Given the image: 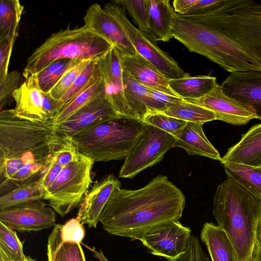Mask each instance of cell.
I'll list each match as a JSON object with an SVG mask.
<instances>
[{
    "instance_id": "cell-30",
    "label": "cell",
    "mask_w": 261,
    "mask_h": 261,
    "mask_svg": "<svg viewBox=\"0 0 261 261\" xmlns=\"http://www.w3.org/2000/svg\"><path fill=\"white\" fill-rule=\"evenodd\" d=\"M162 113L187 121L202 123L216 120L211 111L185 99L169 106Z\"/></svg>"
},
{
    "instance_id": "cell-20",
    "label": "cell",
    "mask_w": 261,
    "mask_h": 261,
    "mask_svg": "<svg viewBox=\"0 0 261 261\" xmlns=\"http://www.w3.org/2000/svg\"><path fill=\"white\" fill-rule=\"evenodd\" d=\"M123 81L127 117L143 121L147 114L162 113L168 108L154 100L149 93V88L138 83L124 70Z\"/></svg>"
},
{
    "instance_id": "cell-49",
    "label": "cell",
    "mask_w": 261,
    "mask_h": 261,
    "mask_svg": "<svg viewBox=\"0 0 261 261\" xmlns=\"http://www.w3.org/2000/svg\"><path fill=\"white\" fill-rule=\"evenodd\" d=\"M171 261H178V260H171Z\"/></svg>"
},
{
    "instance_id": "cell-27",
    "label": "cell",
    "mask_w": 261,
    "mask_h": 261,
    "mask_svg": "<svg viewBox=\"0 0 261 261\" xmlns=\"http://www.w3.org/2000/svg\"><path fill=\"white\" fill-rule=\"evenodd\" d=\"M24 6L18 0L0 1V40L16 39Z\"/></svg>"
},
{
    "instance_id": "cell-29",
    "label": "cell",
    "mask_w": 261,
    "mask_h": 261,
    "mask_svg": "<svg viewBox=\"0 0 261 261\" xmlns=\"http://www.w3.org/2000/svg\"><path fill=\"white\" fill-rule=\"evenodd\" d=\"M221 163L226 174L261 198V167H254L230 162Z\"/></svg>"
},
{
    "instance_id": "cell-8",
    "label": "cell",
    "mask_w": 261,
    "mask_h": 261,
    "mask_svg": "<svg viewBox=\"0 0 261 261\" xmlns=\"http://www.w3.org/2000/svg\"><path fill=\"white\" fill-rule=\"evenodd\" d=\"M175 137L153 126L144 123L140 138L124 159L119 177L132 178L141 171L161 162L174 147Z\"/></svg>"
},
{
    "instance_id": "cell-47",
    "label": "cell",
    "mask_w": 261,
    "mask_h": 261,
    "mask_svg": "<svg viewBox=\"0 0 261 261\" xmlns=\"http://www.w3.org/2000/svg\"><path fill=\"white\" fill-rule=\"evenodd\" d=\"M0 261H14L7 256L0 254ZM24 261H36L35 259L32 258L30 256H26V258Z\"/></svg>"
},
{
    "instance_id": "cell-32",
    "label": "cell",
    "mask_w": 261,
    "mask_h": 261,
    "mask_svg": "<svg viewBox=\"0 0 261 261\" xmlns=\"http://www.w3.org/2000/svg\"><path fill=\"white\" fill-rule=\"evenodd\" d=\"M81 62L69 59L59 60L35 74L41 91L44 93H49L69 69Z\"/></svg>"
},
{
    "instance_id": "cell-3",
    "label": "cell",
    "mask_w": 261,
    "mask_h": 261,
    "mask_svg": "<svg viewBox=\"0 0 261 261\" xmlns=\"http://www.w3.org/2000/svg\"><path fill=\"white\" fill-rule=\"evenodd\" d=\"M185 206L182 191L166 176L160 174L141 188L115 190L99 222L110 234L140 240L155 226L179 221Z\"/></svg>"
},
{
    "instance_id": "cell-33",
    "label": "cell",
    "mask_w": 261,
    "mask_h": 261,
    "mask_svg": "<svg viewBox=\"0 0 261 261\" xmlns=\"http://www.w3.org/2000/svg\"><path fill=\"white\" fill-rule=\"evenodd\" d=\"M97 60L89 61L76 77L71 87L61 99L64 106L101 77Z\"/></svg>"
},
{
    "instance_id": "cell-50",
    "label": "cell",
    "mask_w": 261,
    "mask_h": 261,
    "mask_svg": "<svg viewBox=\"0 0 261 261\" xmlns=\"http://www.w3.org/2000/svg\"><path fill=\"white\" fill-rule=\"evenodd\" d=\"M250 261H253V260H252L251 259V260H250Z\"/></svg>"
},
{
    "instance_id": "cell-25",
    "label": "cell",
    "mask_w": 261,
    "mask_h": 261,
    "mask_svg": "<svg viewBox=\"0 0 261 261\" xmlns=\"http://www.w3.org/2000/svg\"><path fill=\"white\" fill-rule=\"evenodd\" d=\"M61 228L56 224L48 237L47 261H86L80 243L62 241Z\"/></svg>"
},
{
    "instance_id": "cell-5",
    "label": "cell",
    "mask_w": 261,
    "mask_h": 261,
    "mask_svg": "<svg viewBox=\"0 0 261 261\" xmlns=\"http://www.w3.org/2000/svg\"><path fill=\"white\" fill-rule=\"evenodd\" d=\"M144 123L119 116L90 125L70 138L77 150L95 162L125 159L143 132Z\"/></svg>"
},
{
    "instance_id": "cell-13",
    "label": "cell",
    "mask_w": 261,
    "mask_h": 261,
    "mask_svg": "<svg viewBox=\"0 0 261 261\" xmlns=\"http://www.w3.org/2000/svg\"><path fill=\"white\" fill-rule=\"evenodd\" d=\"M119 116L105 90L66 121L52 126L62 137L70 139L86 127Z\"/></svg>"
},
{
    "instance_id": "cell-14",
    "label": "cell",
    "mask_w": 261,
    "mask_h": 261,
    "mask_svg": "<svg viewBox=\"0 0 261 261\" xmlns=\"http://www.w3.org/2000/svg\"><path fill=\"white\" fill-rule=\"evenodd\" d=\"M84 25L89 30L105 38L119 51L134 55L136 50L120 24L110 13L99 4L90 6L84 17Z\"/></svg>"
},
{
    "instance_id": "cell-16",
    "label": "cell",
    "mask_w": 261,
    "mask_h": 261,
    "mask_svg": "<svg viewBox=\"0 0 261 261\" xmlns=\"http://www.w3.org/2000/svg\"><path fill=\"white\" fill-rule=\"evenodd\" d=\"M221 87L228 96L251 107L261 120V71L230 73Z\"/></svg>"
},
{
    "instance_id": "cell-26",
    "label": "cell",
    "mask_w": 261,
    "mask_h": 261,
    "mask_svg": "<svg viewBox=\"0 0 261 261\" xmlns=\"http://www.w3.org/2000/svg\"><path fill=\"white\" fill-rule=\"evenodd\" d=\"M217 84L216 77L210 75L191 76L188 75L169 81L171 89L184 99L199 98L212 91Z\"/></svg>"
},
{
    "instance_id": "cell-38",
    "label": "cell",
    "mask_w": 261,
    "mask_h": 261,
    "mask_svg": "<svg viewBox=\"0 0 261 261\" xmlns=\"http://www.w3.org/2000/svg\"><path fill=\"white\" fill-rule=\"evenodd\" d=\"M20 73L16 70L9 72L0 78V108L1 111L12 98L14 92L19 87Z\"/></svg>"
},
{
    "instance_id": "cell-22",
    "label": "cell",
    "mask_w": 261,
    "mask_h": 261,
    "mask_svg": "<svg viewBox=\"0 0 261 261\" xmlns=\"http://www.w3.org/2000/svg\"><path fill=\"white\" fill-rule=\"evenodd\" d=\"M203 125L187 122L175 136L174 147L181 148L189 155H198L221 162L222 158L205 135Z\"/></svg>"
},
{
    "instance_id": "cell-28",
    "label": "cell",
    "mask_w": 261,
    "mask_h": 261,
    "mask_svg": "<svg viewBox=\"0 0 261 261\" xmlns=\"http://www.w3.org/2000/svg\"><path fill=\"white\" fill-rule=\"evenodd\" d=\"M104 91L105 85L101 77L65 104L59 114L53 119L48 121V122L55 125L66 121Z\"/></svg>"
},
{
    "instance_id": "cell-6",
    "label": "cell",
    "mask_w": 261,
    "mask_h": 261,
    "mask_svg": "<svg viewBox=\"0 0 261 261\" xmlns=\"http://www.w3.org/2000/svg\"><path fill=\"white\" fill-rule=\"evenodd\" d=\"M113 47L110 42L85 25L61 30L34 50L27 60L22 75L26 79L59 60H98Z\"/></svg>"
},
{
    "instance_id": "cell-11",
    "label": "cell",
    "mask_w": 261,
    "mask_h": 261,
    "mask_svg": "<svg viewBox=\"0 0 261 261\" xmlns=\"http://www.w3.org/2000/svg\"><path fill=\"white\" fill-rule=\"evenodd\" d=\"M0 221L19 231H40L56 224L55 211L43 199L0 210Z\"/></svg>"
},
{
    "instance_id": "cell-9",
    "label": "cell",
    "mask_w": 261,
    "mask_h": 261,
    "mask_svg": "<svg viewBox=\"0 0 261 261\" xmlns=\"http://www.w3.org/2000/svg\"><path fill=\"white\" fill-rule=\"evenodd\" d=\"M104 9L117 19L135 50L152 64L167 79H175L188 74L177 63L163 51L146 33L135 27L126 16L125 10L114 3H108Z\"/></svg>"
},
{
    "instance_id": "cell-48",
    "label": "cell",
    "mask_w": 261,
    "mask_h": 261,
    "mask_svg": "<svg viewBox=\"0 0 261 261\" xmlns=\"http://www.w3.org/2000/svg\"><path fill=\"white\" fill-rule=\"evenodd\" d=\"M257 237L261 236V217L258 222V226H257Z\"/></svg>"
},
{
    "instance_id": "cell-43",
    "label": "cell",
    "mask_w": 261,
    "mask_h": 261,
    "mask_svg": "<svg viewBox=\"0 0 261 261\" xmlns=\"http://www.w3.org/2000/svg\"><path fill=\"white\" fill-rule=\"evenodd\" d=\"M63 168L51 160L44 173L38 180L40 186L45 193L56 181Z\"/></svg>"
},
{
    "instance_id": "cell-40",
    "label": "cell",
    "mask_w": 261,
    "mask_h": 261,
    "mask_svg": "<svg viewBox=\"0 0 261 261\" xmlns=\"http://www.w3.org/2000/svg\"><path fill=\"white\" fill-rule=\"evenodd\" d=\"M180 261H210L203 251L198 238L191 236L186 252L182 254Z\"/></svg>"
},
{
    "instance_id": "cell-24",
    "label": "cell",
    "mask_w": 261,
    "mask_h": 261,
    "mask_svg": "<svg viewBox=\"0 0 261 261\" xmlns=\"http://www.w3.org/2000/svg\"><path fill=\"white\" fill-rule=\"evenodd\" d=\"M200 239L205 244L212 261H237L234 248L228 234L212 222L203 225Z\"/></svg>"
},
{
    "instance_id": "cell-41",
    "label": "cell",
    "mask_w": 261,
    "mask_h": 261,
    "mask_svg": "<svg viewBox=\"0 0 261 261\" xmlns=\"http://www.w3.org/2000/svg\"><path fill=\"white\" fill-rule=\"evenodd\" d=\"M80 153L70 139L55 153L53 160L61 166L64 167L76 160Z\"/></svg>"
},
{
    "instance_id": "cell-17",
    "label": "cell",
    "mask_w": 261,
    "mask_h": 261,
    "mask_svg": "<svg viewBox=\"0 0 261 261\" xmlns=\"http://www.w3.org/2000/svg\"><path fill=\"white\" fill-rule=\"evenodd\" d=\"M120 188L119 180L112 174L95 183L80 204L76 217L80 223L87 225L89 228H96L111 195Z\"/></svg>"
},
{
    "instance_id": "cell-36",
    "label": "cell",
    "mask_w": 261,
    "mask_h": 261,
    "mask_svg": "<svg viewBox=\"0 0 261 261\" xmlns=\"http://www.w3.org/2000/svg\"><path fill=\"white\" fill-rule=\"evenodd\" d=\"M143 122L169 133L174 137L185 126L187 122L161 113L147 114Z\"/></svg>"
},
{
    "instance_id": "cell-19",
    "label": "cell",
    "mask_w": 261,
    "mask_h": 261,
    "mask_svg": "<svg viewBox=\"0 0 261 261\" xmlns=\"http://www.w3.org/2000/svg\"><path fill=\"white\" fill-rule=\"evenodd\" d=\"M119 52L123 70L138 83L149 88L179 97L170 88L169 79L136 51L134 55Z\"/></svg>"
},
{
    "instance_id": "cell-46",
    "label": "cell",
    "mask_w": 261,
    "mask_h": 261,
    "mask_svg": "<svg viewBox=\"0 0 261 261\" xmlns=\"http://www.w3.org/2000/svg\"><path fill=\"white\" fill-rule=\"evenodd\" d=\"M252 260L253 261H261V236L257 237L253 252Z\"/></svg>"
},
{
    "instance_id": "cell-42",
    "label": "cell",
    "mask_w": 261,
    "mask_h": 261,
    "mask_svg": "<svg viewBox=\"0 0 261 261\" xmlns=\"http://www.w3.org/2000/svg\"><path fill=\"white\" fill-rule=\"evenodd\" d=\"M16 39H5L0 40V78L8 72L9 61Z\"/></svg>"
},
{
    "instance_id": "cell-31",
    "label": "cell",
    "mask_w": 261,
    "mask_h": 261,
    "mask_svg": "<svg viewBox=\"0 0 261 261\" xmlns=\"http://www.w3.org/2000/svg\"><path fill=\"white\" fill-rule=\"evenodd\" d=\"M45 191L38 180L20 186L0 197V210L43 199Z\"/></svg>"
},
{
    "instance_id": "cell-15",
    "label": "cell",
    "mask_w": 261,
    "mask_h": 261,
    "mask_svg": "<svg viewBox=\"0 0 261 261\" xmlns=\"http://www.w3.org/2000/svg\"><path fill=\"white\" fill-rule=\"evenodd\" d=\"M105 92L118 114L127 117L120 55L115 47L97 60Z\"/></svg>"
},
{
    "instance_id": "cell-34",
    "label": "cell",
    "mask_w": 261,
    "mask_h": 261,
    "mask_svg": "<svg viewBox=\"0 0 261 261\" xmlns=\"http://www.w3.org/2000/svg\"><path fill=\"white\" fill-rule=\"evenodd\" d=\"M0 254L14 261H24L26 258L22 243L15 230L0 221Z\"/></svg>"
},
{
    "instance_id": "cell-18",
    "label": "cell",
    "mask_w": 261,
    "mask_h": 261,
    "mask_svg": "<svg viewBox=\"0 0 261 261\" xmlns=\"http://www.w3.org/2000/svg\"><path fill=\"white\" fill-rule=\"evenodd\" d=\"M12 98L15 103L12 110L17 116L32 121H48L43 107V92L39 86L36 74L25 79L14 92Z\"/></svg>"
},
{
    "instance_id": "cell-23",
    "label": "cell",
    "mask_w": 261,
    "mask_h": 261,
    "mask_svg": "<svg viewBox=\"0 0 261 261\" xmlns=\"http://www.w3.org/2000/svg\"><path fill=\"white\" fill-rule=\"evenodd\" d=\"M176 13L168 0H149L146 34L154 41H169L173 38Z\"/></svg>"
},
{
    "instance_id": "cell-21",
    "label": "cell",
    "mask_w": 261,
    "mask_h": 261,
    "mask_svg": "<svg viewBox=\"0 0 261 261\" xmlns=\"http://www.w3.org/2000/svg\"><path fill=\"white\" fill-rule=\"evenodd\" d=\"M222 162L261 167V123L252 126L244 134L222 158Z\"/></svg>"
},
{
    "instance_id": "cell-2",
    "label": "cell",
    "mask_w": 261,
    "mask_h": 261,
    "mask_svg": "<svg viewBox=\"0 0 261 261\" xmlns=\"http://www.w3.org/2000/svg\"><path fill=\"white\" fill-rule=\"evenodd\" d=\"M70 139L60 136L48 121H32L12 109L0 112L1 196L38 181L55 153Z\"/></svg>"
},
{
    "instance_id": "cell-4",
    "label": "cell",
    "mask_w": 261,
    "mask_h": 261,
    "mask_svg": "<svg viewBox=\"0 0 261 261\" xmlns=\"http://www.w3.org/2000/svg\"><path fill=\"white\" fill-rule=\"evenodd\" d=\"M226 175L215 191L213 214L232 242L237 261H250L257 239L261 198Z\"/></svg>"
},
{
    "instance_id": "cell-44",
    "label": "cell",
    "mask_w": 261,
    "mask_h": 261,
    "mask_svg": "<svg viewBox=\"0 0 261 261\" xmlns=\"http://www.w3.org/2000/svg\"><path fill=\"white\" fill-rule=\"evenodd\" d=\"M221 0H197L196 3L184 16H195L204 14L213 9Z\"/></svg>"
},
{
    "instance_id": "cell-10",
    "label": "cell",
    "mask_w": 261,
    "mask_h": 261,
    "mask_svg": "<svg viewBox=\"0 0 261 261\" xmlns=\"http://www.w3.org/2000/svg\"><path fill=\"white\" fill-rule=\"evenodd\" d=\"M191 236L190 227L173 221L151 229L140 241L152 254L171 261L178 260L186 252Z\"/></svg>"
},
{
    "instance_id": "cell-35",
    "label": "cell",
    "mask_w": 261,
    "mask_h": 261,
    "mask_svg": "<svg viewBox=\"0 0 261 261\" xmlns=\"http://www.w3.org/2000/svg\"><path fill=\"white\" fill-rule=\"evenodd\" d=\"M113 3L126 10L138 29L147 33L149 0H117Z\"/></svg>"
},
{
    "instance_id": "cell-45",
    "label": "cell",
    "mask_w": 261,
    "mask_h": 261,
    "mask_svg": "<svg viewBox=\"0 0 261 261\" xmlns=\"http://www.w3.org/2000/svg\"><path fill=\"white\" fill-rule=\"evenodd\" d=\"M197 0H174L173 8L175 12L185 15L196 3Z\"/></svg>"
},
{
    "instance_id": "cell-39",
    "label": "cell",
    "mask_w": 261,
    "mask_h": 261,
    "mask_svg": "<svg viewBox=\"0 0 261 261\" xmlns=\"http://www.w3.org/2000/svg\"><path fill=\"white\" fill-rule=\"evenodd\" d=\"M61 234L64 242H75L81 243L85 236V229L82 224L76 217L61 224Z\"/></svg>"
},
{
    "instance_id": "cell-1",
    "label": "cell",
    "mask_w": 261,
    "mask_h": 261,
    "mask_svg": "<svg viewBox=\"0 0 261 261\" xmlns=\"http://www.w3.org/2000/svg\"><path fill=\"white\" fill-rule=\"evenodd\" d=\"M172 36L230 73L261 71V3L221 0L201 15L176 13Z\"/></svg>"
},
{
    "instance_id": "cell-37",
    "label": "cell",
    "mask_w": 261,
    "mask_h": 261,
    "mask_svg": "<svg viewBox=\"0 0 261 261\" xmlns=\"http://www.w3.org/2000/svg\"><path fill=\"white\" fill-rule=\"evenodd\" d=\"M89 61H82L69 69L49 92L50 95L61 100Z\"/></svg>"
},
{
    "instance_id": "cell-7",
    "label": "cell",
    "mask_w": 261,
    "mask_h": 261,
    "mask_svg": "<svg viewBox=\"0 0 261 261\" xmlns=\"http://www.w3.org/2000/svg\"><path fill=\"white\" fill-rule=\"evenodd\" d=\"M94 162L80 153L64 167L54 184L46 190L43 200L61 217H64L81 203L92 182Z\"/></svg>"
},
{
    "instance_id": "cell-12",
    "label": "cell",
    "mask_w": 261,
    "mask_h": 261,
    "mask_svg": "<svg viewBox=\"0 0 261 261\" xmlns=\"http://www.w3.org/2000/svg\"><path fill=\"white\" fill-rule=\"evenodd\" d=\"M185 100L211 111L216 120L232 125H244L253 119H257L251 107L227 95L218 83L204 96L198 99Z\"/></svg>"
}]
</instances>
